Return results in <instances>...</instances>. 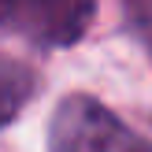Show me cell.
<instances>
[{
	"instance_id": "1",
	"label": "cell",
	"mask_w": 152,
	"mask_h": 152,
	"mask_svg": "<svg viewBox=\"0 0 152 152\" xmlns=\"http://www.w3.org/2000/svg\"><path fill=\"white\" fill-rule=\"evenodd\" d=\"M48 152H152V141L86 93L63 96L52 111Z\"/></svg>"
},
{
	"instance_id": "2",
	"label": "cell",
	"mask_w": 152,
	"mask_h": 152,
	"mask_svg": "<svg viewBox=\"0 0 152 152\" xmlns=\"http://www.w3.org/2000/svg\"><path fill=\"white\" fill-rule=\"evenodd\" d=\"M96 0H0V34L34 48H71L86 37Z\"/></svg>"
},
{
	"instance_id": "3",
	"label": "cell",
	"mask_w": 152,
	"mask_h": 152,
	"mask_svg": "<svg viewBox=\"0 0 152 152\" xmlns=\"http://www.w3.org/2000/svg\"><path fill=\"white\" fill-rule=\"evenodd\" d=\"M37 93V74L30 63L0 56V126H7Z\"/></svg>"
},
{
	"instance_id": "4",
	"label": "cell",
	"mask_w": 152,
	"mask_h": 152,
	"mask_svg": "<svg viewBox=\"0 0 152 152\" xmlns=\"http://www.w3.org/2000/svg\"><path fill=\"white\" fill-rule=\"evenodd\" d=\"M123 15H126V26L134 30V37L145 45L152 59V0H123Z\"/></svg>"
}]
</instances>
